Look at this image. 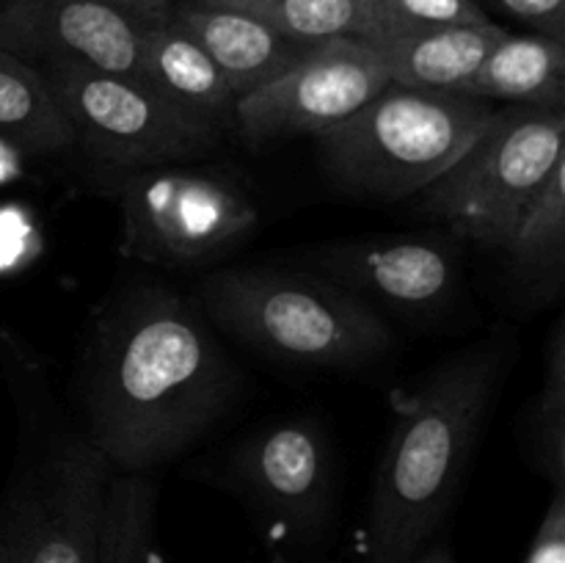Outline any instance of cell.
Returning <instances> with one entry per match:
<instances>
[{
  "label": "cell",
  "mask_w": 565,
  "mask_h": 563,
  "mask_svg": "<svg viewBox=\"0 0 565 563\" xmlns=\"http://www.w3.org/2000/svg\"><path fill=\"white\" fill-rule=\"evenodd\" d=\"M119 204L121 254L174 268L221 257L259 224L257 204L235 177L193 163L130 171Z\"/></svg>",
  "instance_id": "52a82bcc"
},
{
  "label": "cell",
  "mask_w": 565,
  "mask_h": 563,
  "mask_svg": "<svg viewBox=\"0 0 565 563\" xmlns=\"http://www.w3.org/2000/svg\"><path fill=\"white\" fill-rule=\"evenodd\" d=\"M0 138L33 155L75 149V132L42 72L0 50Z\"/></svg>",
  "instance_id": "ac0fdd59"
},
{
  "label": "cell",
  "mask_w": 565,
  "mask_h": 563,
  "mask_svg": "<svg viewBox=\"0 0 565 563\" xmlns=\"http://www.w3.org/2000/svg\"><path fill=\"white\" fill-rule=\"evenodd\" d=\"M524 450L552 489H565V323L557 320L546 346L544 384L530 403L522 431Z\"/></svg>",
  "instance_id": "44dd1931"
},
{
  "label": "cell",
  "mask_w": 565,
  "mask_h": 563,
  "mask_svg": "<svg viewBox=\"0 0 565 563\" xmlns=\"http://www.w3.org/2000/svg\"><path fill=\"white\" fill-rule=\"evenodd\" d=\"M17 406V464L0 502L9 563H94L110 464L55 408L42 368L6 340Z\"/></svg>",
  "instance_id": "3957f363"
},
{
  "label": "cell",
  "mask_w": 565,
  "mask_h": 563,
  "mask_svg": "<svg viewBox=\"0 0 565 563\" xmlns=\"http://www.w3.org/2000/svg\"><path fill=\"white\" fill-rule=\"evenodd\" d=\"M158 480L152 472H110L94 563H152Z\"/></svg>",
  "instance_id": "d6986e66"
},
{
  "label": "cell",
  "mask_w": 565,
  "mask_h": 563,
  "mask_svg": "<svg viewBox=\"0 0 565 563\" xmlns=\"http://www.w3.org/2000/svg\"><path fill=\"white\" fill-rule=\"evenodd\" d=\"M456 94L491 105L565 108V42L533 31H508Z\"/></svg>",
  "instance_id": "2e32d148"
},
{
  "label": "cell",
  "mask_w": 565,
  "mask_h": 563,
  "mask_svg": "<svg viewBox=\"0 0 565 563\" xmlns=\"http://www.w3.org/2000/svg\"><path fill=\"white\" fill-rule=\"evenodd\" d=\"M188 3L241 11L265 22L281 36L303 44L364 36L362 0H188Z\"/></svg>",
  "instance_id": "ffe728a7"
},
{
  "label": "cell",
  "mask_w": 565,
  "mask_h": 563,
  "mask_svg": "<svg viewBox=\"0 0 565 563\" xmlns=\"http://www.w3.org/2000/svg\"><path fill=\"white\" fill-rule=\"evenodd\" d=\"M511 337L441 359L392 395V428L375 469L362 563H412L452 508L483 425L511 370Z\"/></svg>",
  "instance_id": "7a4b0ae2"
},
{
  "label": "cell",
  "mask_w": 565,
  "mask_h": 563,
  "mask_svg": "<svg viewBox=\"0 0 565 563\" xmlns=\"http://www.w3.org/2000/svg\"><path fill=\"white\" fill-rule=\"evenodd\" d=\"M364 36H379L392 31H417V28L441 25H483L494 22L472 0H362Z\"/></svg>",
  "instance_id": "7402d4cb"
},
{
  "label": "cell",
  "mask_w": 565,
  "mask_h": 563,
  "mask_svg": "<svg viewBox=\"0 0 565 563\" xmlns=\"http://www.w3.org/2000/svg\"><path fill=\"white\" fill-rule=\"evenodd\" d=\"M230 484L276 541L315 546L334 511V456L312 417H287L248 434L226 458Z\"/></svg>",
  "instance_id": "9c48e42d"
},
{
  "label": "cell",
  "mask_w": 565,
  "mask_h": 563,
  "mask_svg": "<svg viewBox=\"0 0 565 563\" xmlns=\"http://www.w3.org/2000/svg\"><path fill=\"white\" fill-rule=\"evenodd\" d=\"M390 86L379 53L362 39L320 42L296 66L257 92L243 94L232 127L246 144L320 136Z\"/></svg>",
  "instance_id": "30bf717a"
},
{
  "label": "cell",
  "mask_w": 565,
  "mask_h": 563,
  "mask_svg": "<svg viewBox=\"0 0 565 563\" xmlns=\"http://www.w3.org/2000/svg\"><path fill=\"white\" fill-rule=\"evenodd\" d=\"M508 274L533 301L550 304L565 282V160L519 210L502 241Z\"/></svg>",
  "instance_id": "e0dca14e"
},
{
  "label": "cell",
  "mask_w": 565,
  "mask_h": 563,
  "mask_svg": "<svg viewBox=\"0 0 565 563\" xmlns=\"http://www.w3.org/2000/svg\"><path fill=\"white\" fill-rule=\"evenodd\" d=\"M412 563H456V557L450 555V550H447V546L436 544V546H425V550L419 552Z\"/></svg>",
  "instance_id": "484cf974"
},
{
  "label": "cell",
  "mask_w": 565,
  "mask_h": 563,
  "mask_svg": "<svg viewBox=\"0 0 565 563\" xmlns=\"http://www.w3.org/2000/svg\"><path fill=\"white\" fill-rule=\"evenodd\" d=\"M141 81L207 125L232 127L235 92L207 53L169 20L141 25Z\"/></svg>",
  "instance_id": "9a60e30c"
},
{
  "label": "cell",
  "mask_w": 565,
  "mask_h": 563,
  "mask_svg": "<svg viewBox=\"0 0 565 563\" xmlns=\"http://www.w3.org/2000/svg\"><path fill=\"white\" fill-rule=\"evenodd\" d=\"M83 147L103 166L125 174L152 166L196 163L221 144L218 127L160 97L132 77L55 64L39 70Z\"/></svg>",
  "instance_id": "ba28073f"
},
{
  "label": "cell",
  "mask_w": 565,
  "mask_h": 563,
  "mask_svg": "<svg viewBox=\"0 0 565 563\" xmlns=\"http://www.w3.org/2000/svg\"><path fill=\"white\" fill-rule=\"evenodd\" d=\"M486 14H502L533 33L565 42V0H472Z\"/></svg>",
  "instance_id": "603a6c76"
},
{
  "label": "cell",
  "mask_w": 565,
  "mask_h": 563,
  "mask_svg": "<svg viewBox=\"0 0 565 563\" xmlns=\"http://www.w3.org/2000/svg\"><path fill=\"white\" fill-rule=\"evenodd\" d=\"M524 563H565V489H552L550 508L535 530Z\"/></svg>",
  "instance_id": "cb8c5ba5"
},
{
  "label": "cell",
  "mask_w": 565,
  "mask_h": 563,
  "mask_svg": "<svg viewBox=\"0 0 565 563\" xmlns=\"http://www.w3.org/2000/svg\"><path fill=\"white\" fill-rule=\"evenodd\" d=\"M97 3L108 6L116 14L136 22V25H147V22L163 20L177 0H97Z\"/></svg>",
  "instance_id": "d4e9b609"
},
{
  "label": "cell",
  "mask_w": 565,
  "mask_h": 563,
  "mask_svg": "<svg viewBox=\"0 0 565 563\" xmlns=\"http://www.w3.org/2000/svg\"><path fill=\"white\" fill-rule=\"evenodd\" d=\"M0 563H9V557H6V552H3V546H0Z\"/></svg>",
  "instance_id": "4316f807"
},
{
  "label": "cell",
  "mask_w": 565,
  "mask_h": 563,
  "mask_svg": "<svg viewBox=\"0 0 565 563\" xmlns=\"http://www.w3.org/2000/svg\"><path fill=\"white\" fill-rule=\"evenodd\" d=\"M565 108L500 105L489 130L428 188L417 210L461 241L500 252L519 210L565 160Z\"/></svg>",
  "instance_id": "8992f818"
},
{
  "label": "cell",
  "mask_w": 565,
  "mask_h": 563,
  "mask_svg": "<svg viewBox=\"0 0 565 563\" xmlns=\"http://www.w3.org/2000/svg\"><path fill=\"white\" fill-rule=\"evenodd\" d=\"M169 20L213 59L237 99L274 83L315 47L292 42L241 11L196 6L188 0L171 6Z\"/></svg>",
  "instance_id": "4fadbf2b"
},
{
  "label": "cell",
  "mask_w": 565,
  "mask_h": 563,
  "mask_svg": "<svg viewBox=\"0 0 565 563\" xmlns=\"http://www.w3.org/2000/svg\"><path fill=\"white\" fill-rule=\"evenodd\" d=\"M508 33L500 22L483 25H441L417 31H392L367 39L379 53L392 86L428 88V92H458L489 50Z\"/></svg>",
  "instance_id": "5bb4252c"
},
{
  "label": "cell",
  "mask_w": 565,
  "mask_h": 563,
  "mask_svg": "<svg viewBox=\"0 0 565 563\" xmlns=\"http://www.w3.org/2000/svg\"><path fill=\"white\" fill-rule=\"evenodd\" d=\"M0 50L141 81V25L97 0H0Z\"/></svg>",
  "instance_id": "7c38bea8"
},
{
  "label": "cell",
  "mask_w": 565,
  "mask_h": 563,
  "mask_svg": "<svg viewBox=\"0 0 565 563\" xmlns=\"http://www.w3.org/2000/svg\"><path fill=\"white\" fill-rule=\"evenodd\" d=\"M353 293L364 304L397 312H436L461 287V257L452 241L434 235H395L315 248L298 263Z\"/></svg>",
  "instance_id": "8fae6325"
},
{
  "label": "cell",
  "mask_w": 565,
  "mask_h": 563,
  "mask_svg": "<svg viewBox=\"0 0 565 563\" xmlns=\"http://www.w3.org/2000/svg\"><path fill=\"white\" fill-rule=\"evenodd\" d=\"M199 296L221 329L301 368H364L395 346L379 309L309 270L224 268L202 282Z\"/></svg>",
  "instance_id": "277c9868"
},
{
  "label": "cell",
  "mask_w": 565,
  "mask_h": 563,
  "mask_svg": "<svg viewBox=\"0 0 565 563\" xmlns=\"http://www.w3.org/2000/svg\"><path fill=\"white\" fill-rule=\"evenodd\" d=\"M500 105L456 92L386 86L315 136L326 177L351 196L401 202L445 174L497 119Z\"/></svg>",
  "instance_id": "5b68a950"
},
{
  "label": "cell",
  "mask_w": 565,
  "mask_h": 563,
  "mask_svg": "<svg viewBox=\"0 0 565 563\" xmlns=\"http://www.w3.org/2000/svg\"><path fill=\"white\" fill-rule=\"evenodd\" d=\"M237 373L202 307L138 285L105 307L83 359V434L114 472H154L232 406Z\"/></svg>",
  "instance_id": "6da1fadb"
}]
</instances>
